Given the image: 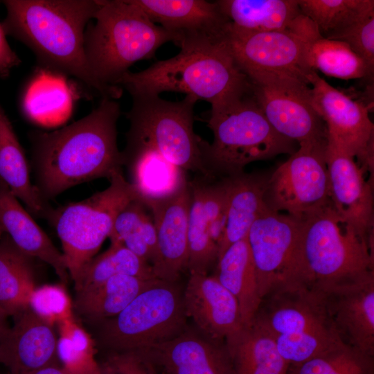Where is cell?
Instances as JSON below:
<instances>
[{"label":"cell","mask_w":374,"mask_h":374,"mask_svg":"<svg viewBox=\"0 0 374 374\" xmlns=\"http://www.w3.org/2000/svg\"><path fill=\"white\" fill-rule=\"evenodd\" d=\"M120 105L103 98L84 118L51 132L30 133L35 186L44 199L99 178L123 172L117 145Z\"/></svg>","instance_id":"1"},{"label":"cell","mask_w":374,"mask_h":374,"mask_svg":"<svg viewBox=\"0 0 374 374\" xmlns=\"http://www.w3.org/2000/svg\"><path fill=\"white\" fill-rule=\"evenodd\" d=\"M7 16L2 27L35 54L42 67L69 75L110 98L93 75L84 51L86 25L100 0L3 1Z\"/></svg>","instance_id":"2"},{"label":"cell","mask_w":374,"mask_h":374,"mask_svg":"<svg viewBox=\"0 0 374 374\" xmlns=\"http://www.w3.org/2000/svg\"><path fill=\"white\" fill-rule=\"evenodd\" d=\"M221 35L180 37L179 53L139 71L126 72L118 86L131 96L179 92L215 107L246 91L251 86Z\"/></svg>","instance_id":"3"},{"label":"cell","mask_w":374,"mask_h":374,"mask_svg":"<svg viewBox=\"0 0 374 374\" xmlns=\"http://www.w3.org/2000/svg\"><path fill=\"white\" fill-rule=\"evenodd\" d=\"M94 19L84 34L85 54L93 75L114 100L123 93L118 80L133 64L180 39L153 23L131 0H100Z\"/></svg>","instance_id":"4"},{"label":"cell","mask_w":374,"mask_h":374,"mask_svg":"<svg viewBox=\"0 0 374 374\" xmlns=\"http://www.w3.org/2000/svg\"><path fill=\"white\" fill-rule=\"evenodd\" d=\"M252 324L269 335L289 365L305 362L342 341L322 292L298 280L274 285Z\"/></svg>","instance_id":"5"},{"label":"cell","mask_w":374,"mask_h":374,"mask_svg":"<svg viewBox=\"0 0 374 374\" xmlns=\"http://www.w3.org/2000/svg\"><path fill=\"white\" fill-rule=\"evenodd\" d=\"M213 139H203L204 166L217 178L244 172L246 166L279 154L294 153L296 142L278 134L253 94L251 83L242 94L211 108L207 119Z\"/></svg>","instance_id":"6"},{"label":"cell","mask_w":374,"mask_h":374,"mask_svg":"<svg viewBox=\"0 0 374 374\" xmlns=\"http://www.w3.org/2000/svg\"><path fill=\"white\" fill-rule=\"evenodd\" d=\"M300 222L290 280L323 287L373 270V242L345 222L331 203Z\"/></svg>","instance_id":"7"},{"label":"cell","mask_w":374,"mask_h":374,"mask_svg":"<svg viewBox=\"0 0 374 374\" xmlns=\"http://www.w3.org/2000/svg\"><path fill=\"white\" fill-rule=\"evenodd\" d=\"M131 96L132 107L126 114L130 127L125 149H152L186 172L213 177L204 164L203 139L194 132L195 98L188 95L173 102L158 95Z\"/></svg>","instance_id":"8"},{"label":"cell","mask_w":374,"mask_h":374,"mask_svg":"<svg viewBox=\"0 0 374 374\" xmlns=\"http://www.w3.org/2000/svg\"><path fill=\"white\" fill-rule=\"evenodd\" d=\"M176 282L157 278L118 315L94 323L98 343L114 353L135 352L184 332L187 316Z\"/></svg>","instance_id":"9"},{"label":"cell","mask_w":374,"mask_h":374,"mask_svg":"<svg viewBox=\"0 0 374 374\" xmlns=\"http://www.w3.org/2000/svg\"><path fill=\"white\" fill-rule=\"evenodd\" d=\"M139 199L123 172L109 179L105 190L78 202L53 210L49 219L61 241L65 264L74 280L109 238L118 214Z\"/></svg>","instance_id":"10"},{"label":"cell","mask_w":374,"mask_h":374,"mask_svg":"<svg viewBox=\"0 0 374 374\" xmlns=\"http://www.w3.org/2000/svg\"><path fill=\"white\" fill-rule=\"evenodd\" d=\"M319 35L314 24L305 17L296 27L286 30L245 32L228 24L224 39L249 80L295 78L309 84L307 77L313 70L306 62V48Z\"/></svg>","instance_id":"11"},{"label":"cell","mask_w":374,"mask_h":374,"mask_svg":"<svg viewBox=\"0 0 374 374\" xmlns=\"http://www.w3.org/2000/svg\"><path fill=\"white\" fill-rule=\"evenodd\" d=\"M328 139L299 143L290 158L269 175L267 207L302 220L330 204L326 160Z\"/></svg>","instance_id":"12"},{"label":"cell","mask_w":374,"mask_h":374,"mask_svg":"<svg viewBox=\"0 0 374 374\" xmlns=\"http://www.w3.org/2000/svg\"><path fill=\"white\" fill-rule=\"evenodd\" d=\"M307 78L311 105L326 124L328 139L364 171H373L374 125L368 107L334 88L315 71Z\"/></svg>","instance_id":"13"},{"label":"cell","mask_w":374,"mask_h":374,"mask_svg":"<svg viewBox=\"0 0 374 374\" xmlns=\"http://www.w3.org/2000/svg\"><path fill=\"white\" fill-rule=\"evenodd\" d=\"M254 98L272 127L299 144L328 139L325 123L310 103V86L294 78L249 80Z\"/></svg>","instance_id":"14"},{"label":"cell","mask_w":374,"mask_h":374,"mask_svg":"<svg viewBox=\"0 0 374 374\" xmlns=\"http://www.w3.org/2000/svg\"><path fill=\"white\" fill-rule=\"evenodd\" d=\"M300 220L267 208L253 222L246 239L262 298L293 275Z\"/></svg>","instance_id":"15"},{"label":"cell","mask_w":374,"mask_h":374,"mask_svg":"<svg viewBox=\"0 0 374 374\" xmlns=\"http://www.w3.org/2000/svg\"><path fill=\"white\" fill-rule=\"evenodd\" d=\"M316 287L342 341L374 356V270Z\"/></svg>","instance_id":"16"},{"label":"cell","mask_w":374,"mask_h":374,"mask_svg":"<svg viewBox=\"0 0 374 374\" xmlns=\"http://www.w3.org/2000/svg\"><path fill=\"white\" fill-rule=\"evenodd\" d=\"M326 160L332 206L362 237L373 242V185L355 159L328 139Z\"/></svg>","instance_id":"17"},{"label":"cell","mask_w":374,"mask_h":374,"mask_svg":"<svg viewBox=\"0 0 374 374\" xmlns=\"http://www.w3.org/2000/svg\"><path fill=\"white\" fill-rule=\"evenodd\" d=\"M132 353L160 366L165 374H236L224 341L187 331Z\"/></svg>","instance_id":"18"},{"label":"cell","mask_w":374,"mask_h":374,"mask_svg":"<svg viewBox=\"0 0 374 374\" xmlns=\"http://www.w3.org/2000/svg\"><path fill=\"white\" fill-rule=\"evenodd\" d=\"M191 203L189 180L175 195L145 205L150 211L157 239V278L175 282L187 269L188 217Z\"/></svg>","instance_id":"19"},{"label":"cell","mask_w":374,"mask_h":374,"mask_svg":"<svg viewBox=\"0 0 374 374\" xmlns=\"http://www.w3.org/2000/svg\"><path fill=\"white\" fill-rule=\"evenodd\" d=\"M183 295L186 316L204 336L225 341L244 328L236 299L214 276L190 274Z\"/></svg>","instance_id":"20"},{"label":"cell","mask_w":374,"mask_h":374,"mask_svg":"<svg viewBox=\"0 0 374 374\" xmlns=\"http://www.w3.org/2000/svg\"><path fill=\"white\" fill-rule=\"evenodd\" d=\"M14 317L13 326L0 340V363L12 374L57 365V339L53 326L29 306Z\"/></svg>","instance_id":"21"},{"label":"cell","mask_w":374,"mask_h":374,"mask_svg":"<svg viewBox=\"0 0 374 374\" xmlns=\"http://www.w3.org/2000/svg\"><path fill=\"white\" fill-rule=\"evenodd\" d=\"M191 203L188 217V261L190 274H208L217 262L218 247L209 234L210 224L226 214L227 194L224 187L206 183L196 175L189 181Z\"/></svg>","instance_id":"22"},{"label":"cell","mask_w":374,"mask_h":374,"mask_svg":"<svg viewBox=\"0 0 374 374\" xmlns=\"http://www.w3.org/2000/svg\"><path fill=\"white\" fill-rule=\"evenodd\" d=\"M7 236L21 252L49 265L64 284L69 274L62 253L19 199L0 182V237Z\"/></svg>","instance_id":"23"},{"label":"cell","mask_w":374,"mask_h":374,"mask_svg":"<svg viewBox=\"0 0 374 374\" xmlns=\"http://www.w3.org/2000/svg\"><path fill=\"white\" fill-rule=\"evenodd\" d=\"M154 24L180 37L223 35L229 21L217 1L131 0Z\"/></svg>","instance_id":"24"},{"label":"cell","mask_w":374,"mask_h":374,"mask_svg":"<svg viewBox=\"0 0 374 374\" xmlns=\"http://www.w3.org/2000/svg\"><path fill=\"white\" fill-rule=\"evenodd\" d=\"M66 76L41 67L31 77L21 98L23 113L31 123L55 128L69 119L75 95Z\"/></svg>","instance_id":"25"},{"label":"cell","mask_w":374,"mask_h":374,"mask_svg":"<svg viewBox=\"0 0 374 374\" xmlns=\"http://www.w3.org/2000/svg\"><path fill=\"white\" fill-rule=\"evenodd\" d=\"M130 184L144 205L168 198L188 182L186 171L148 148L124 149L121 152Z\"/></svg>","instance_id":"26"},{"label":"cell","mask_w":374,"mask_h":374,"mask_svg":"<svg viewBox=\"0 0 374 374\" xmlns=\"http://www.w3.org/2000/svg\"><path fill=\"white\" fill-rule=\"evenodd\" d=\"M269 174L245 172L229 176L226 226L218 257L232 244L247 237L253 222L266 211L264 195Z\"/></svg>","instance_id":"27"},{"label":"cell","mask_w":374,"mask_h":374,"mask_svg":"<svg viewBox=\"0 0 374 374\" xmlns=\"http://www.w3.org/2000/svg\"><path fill=\"white\" fill-rule=\"evenodd\" d=\"M0 182L26 205L31 214L50 219L53 210L32 184L22 147L1 106Z\"/></svg>","instance_id":"28"},{"label":"cell","mask_w":374,"mask_h":374,"mask_svg":"<svg viewBox=\"0 0 374 374\" xmlns=\"http://www.w3.org/2000/svg\"><path fill=\"white\" fill-rule=\"evenodd\" d=\"M229 26L245 32L286 30L305 17L298 0H217Z\"/></svg>","instance_id":"29"},{"label":"cell","mask_w":374,"mask_h":374,"mask_svg":"<svg viewBox=\"0 0 374 374\" xmlns=\"http://www.w3.org/2000/svg\"><path fill=\"white\" fill-rule=\"evenodd\" d=\"M213 276L236 299L244 327L250 326L262 298L246 238L230 245L218 257Z\"/></svg>","instance_id":"30"},{"label":"cell","mask_w":374,"mask_h":374,"mask_svg":"<svg viewBox=\"0 0 374 374\" xmlns=\"http://www.w3.org/2000/svg\"><path fill=\"white\" fill-rule=\"evenodd\" d=\"M156 279L129 275L112 276L92 290L75 294L73 310L85 321L92 323L111 319Z\"/></svg>","instance_id":"31"},{"label":"cell","mask_w":374,"mask_h":374,"mask_svg":"<svg viewBox=\"0 0 374 374\" xmlns=\"http://www.w3.org/2000/svg\"><path fill=\"white\" fill-rule=\"evenodd\" d=\"M236 374H287L274 339L253 324L225 341Z\"/></svg>","instance_id":"32"},{"label":"cell","mask_w":374,"mask_h":374,"mask_svg":"<svg viewBox=\"0 0 374 374\" xmlns=\"http://www.w3.org/2000/svg\"><path fill=\"white\" fill-rule=\"evenodd\" d=\"M6 235L0 237V312L15 316L29 306L35 289L32 259Z\"/></svg>","instance_id":"33"},{"label":"cell","mask_w":374,"mask_h":374,"mask_svg":"<svg viewBox=\"0 0 374 374\" xmlns=\"http://www.w3.org/2000/svg\"><path fill=\"white\" fill-rule=\"evenodd\" d=\"M129 275L144 279L157 278L152 267L120 242L94 257L73 280L75 294L92 290L112 276Z\"/></svg>","instance_id":"34"},{"label":"cell","mask_w":374,"mask_h":374,"mask_svg":"<svg viewBox=\"0 0 374 374\" xmlns=\"http://www.w3.org/2000/svg\"><path fill=\"white\" fill-rule=\"evenodd\" d=\"M139 199L129 202L118 214L109 234L154 268L158 261L157 239L152 216Z\"/></svg>","instance_id":"35"},{"label":"cell","mask_w":374,"mask_h":374,"mask_svg":"<svg viewBox=\"0 0 374 374\" xmlns=\"http://www.w3.org/2000/svg\"><path fill=\"white\" fill-rule=\"evenodd\" d=\"M303 15L325 38L337 39L366 17L374 15L373 0H298Z\"/></svg>","instance_id":"36"},{"label":"cell","mask_w":374,"mask_h":374,"mask_svg":"<svg viewBox=\"0 0 374 374\" xmlns=\"http://www.w3.org/2000/svg\"><path fill=\"white\" fill-rule=\"evenodd\" d=\"M306 62L313 71L328 76L350 80L373 75L365 62L346 42L319 35L306 48Z\"/></svg>","instance_id":"37"},{"label":"cell","mask_w":374,"mask_h":374,"mask_svg":"<svg viewBox=\"0 0 374 374\" xmlns=\"http://www.w3.org/2000/svg\"><path fill=\"white\" fill-rule=\"evenodd\" d=\"M374 356L343 341L302 363L287 374H374Z\"/></svg>","instance_id":"38"},{"label":"cell","mask_w":374,"mask_h":374,"mask_svg":"<svg viewBox=\"0 0 374 374\" xmlns=\"http://www.w3.org/2000/svg\"><path fill=\"white\" fill-rule=\"evenodd\" d=\"M60 337L57 354L63 368L70 374H103L95 358V340L74 317L57 323Z\"/></svg>","instance_id":"39"},{"label":"cell","mask_w":374,"mask_h":374,"mask_svg":"<svg viewBox=\"0 0 374 374\" xmlns=\"http://www.w3.org/2000/svg\"><path fill=\"white\" fill-rule=\"evenodd\" d=\"M29 307L52 326L73 316V304L65 289L60 285L35 287L30 299Z\"/></svg>","instance_id":"40"},{"label":"cell","mask_w":374,"mask_h":374,"mask_svg":"<svg viewBox=\"0 0 374 374\" xmlns=\"http://www.w3.org/2000/svg\"><path fill=\"white\" fill-rule=\"evenodd\" d=\"M337 39L348 44L350 48L366 64L369 70L374 69V15L360 21Z\"/></svg>","instance_id":"41"},{"label":"cell","mask_w":374,"mask_h":374,"mask_svg":"<svg viewBox=\"0 0 374 374\" xmlns=\"http://www.w3.org/2000/svg\"><path fill=\"white\" fill-rule=\"evenodd\" d=\"M107 371L113 374H150L145 363L132 352L114 353L108 359Z\"/></svg>","instance_id":"42"},{"label":"cell","mask_w":374,"mask_h":374,"mask_svg":"<svg viewBox=\"0 0 374 374\" xmlns=\"http://www.w3.org/2000/svg\"><path fill=\"white\" fill-rule=\"evenodd\" d=\"M19 62V57L8 44L6 33L0 24V75H8L9 71Z\"/></svg>","instance_id":"43"},{"label":"cell","mask_w":374,"mask_h":374,"mask_svg":"<svg viewBox=\"0 0 374 374\" xmlns=\"http://www.w3.org/2000/svg\"><path fill=\"white\" fill-rule=\"evenodd\" d=\"M24 374H70L63 368L58 366V365H51L46 366L31 372H28Z\"/></svg>","instance_id":"44"},{"label":"cell","mask_w":374,"mask_h":374,"mask_svg":"<svg viewBox=\"0 0 374 374\" xmlns=\"http://www.w3.org/2000/svg\"><path fill=\"white\" fill-rule=\"evenodd\" d=\"M6 317L0 312V340L6 333L8 326L6 322Z\"/></svg>","instance_id":"45"},{"label":"cell","mask_w":374,"mask_h":374,"mask_svg":"<svg viewBox=\"0 0 374 374\" xmlns=\"http://www.w3.org/2000/svg\"><path fill=\"white\" fill-rule=\"evenodd\" d=\"M108 373H109V374H113V373H110V372H109V371H108Z\"/></svg>","instance_id":"46"}]
</instances>
